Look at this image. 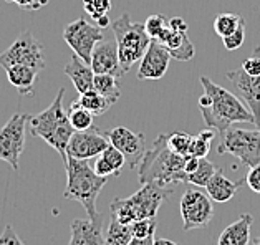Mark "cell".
<instances>
[{
	"label": "cell",
	"instance_id": "6da1fadb",
	"mask_svg": "<svg viewBox=\"0 0 260 245\" xmlns=\"http://www.w3.org/2000/svg\"><path fill=\"white\" fill-rule=\"evenodd\" d=\"M204 95L199 98V110L207 128L219 134L225 133L234 123H253V115L229 90L215 85L207 77H201Z\"/></svg>",
	"mask_w": 260,
	"mask_h": 245
},
{
	"label": "cell",
	"instance_id": "7a4b0ae2",
	"mask_svg": "<svg viewBox=\"0 0 260 245\" xmlns=\"http://www.w3.org/2000/svg\"><path fill=\"white\" fill-rule=\"evenodd\" d=\"M186 156L174 153L168 146V133L159 134L144 151L138 162V179L141 186L146 182H154L157 186L169 187L177 182H186Z\"/></svg>",
	"mask_w": 260,
	"mask_h": 245
},
{
	"label": "cell",
	"instance_id": "3957f363",
	"mask_svg": "<svg viewBox=\"0 0 260 245\" xmlns=\"http://www.w3.org/2000/svg\"><path fill=\"white\" fill-rule=\"evenodd\" d=\"M63 95H65V88H60L58 95L47 110L30 116L28 126L31 136L42 137L47 144L58 151L63 162H67V146L75 129L70 123L68 111L63 106Z\"/></svg>",
	"mask_w": 260,
	"mask_h": 245
},
{
	"label": "cell",
	"instance_id": "277c9868",
	"mask_svg": "<svg viewBox=\"0 0 260 245\" xmlns=\"http://www.w3.org/2000/svg\"><path fill=\"white\" fill-rule=\"evenodd\" d=\"M65 171L68 176V182L63 196L67 199L78 200L85 207L90 219L101 217V214L96 209V199L106 186L108 178L94 172V169L88 164V159H77L72 156H67Z\"/></svg>",
	"mask_w": 260,
	"mask_h": 245
},
{
	"label": "cell",
	"instance_id": "5b68a950",
	"mask_svg": "<svg viewBox=\"0 0 260 245\" xmlns=\"http://www.w3.org/2000/svg\"><path fill=\"white\" fill-rule=\"evenodd\" d=\"M173 189L171 187L157 186L154 182H146L138 192L126 199H115L110 205L111 217H115L118 222L131 225L139 219H151L156 217L157 211L162 205Z\"/></svg>",
	"mask_w": 260,
	"mask_h": 245
},
{
	"label": "cell",
	"instance_id": "8992f818",
	"mask_svg": "<svg viewBox=\"0 0 260 245\" xmlns=\"http://www.w3.org/2000/svg\"><path fill=\"white\" fill-rule=\"evenodd\" d=\"M111 30L115 33L119 63H121L123 72L128 73L133 65L143 58L151 39L146 33L144 23L131 22L129 14H123L118 20L113 22Z\"/></svg>",
	"mask_w": 260,
	"mask_h": 245
},
{
	"label": "cell",
	"instance_id": "52a82bcc",
	"mask_svg": "<svg viewBox=\"0 0 260 245\" xmlns=\"http://www.w3.org/2000/svg\"><path fill=\"white\" fill-rule=\"evenodd\" d=\"M219 154H232L244 166L260 164V129L229 128L220 134Z\"/></svg>",
	"mask_w": 260,
	"mask_h": 245
},
{
	"label": "cell",
	"instance_id": "ba28073f",
	"mask_svg": "<svg viewBox=\"0 0 260 245\" xmlns=\"http://www.w3.org/2000/svg\"><path fill=\"white\" fill-rule=\"evenodd\" d=\"M14 65H28L40 72L45 68L43 45L31 35V32H22L5 52L0 53V66L4 70Z\"/></svg>",
	"mask_w": 260,
	"mask_h": 245
},
{
	"label": "cell",
	"instance_id": "9c48e42d",
	"mask_svg": "<svg viewBox=\"0 0 260 245\" xmlns=\"http://www.w3.org/2000/svg\"><path fill=\"white\" fill-rule=\"evenodd\" d=\"M30 116L15 113L0 129V161L9 162L14 171H18V161L25 148V128Z\"/></svg>",
	"mask_w": 260,
	"mask_h": 245
},
{
	"label": "cell",
	"instance_id": "30bf717a",
	"mask_svg": "<svg viewBox=\"0 0 260 245\" xmlns=\"http://www.w3.org/2000/svg\"><path fill=\"white\" fill-rule=\"evenodd\" d=\"M103 39H105L103 32H101V28L98 25L88 23L83 17H80L78 20L65 25V28H63V40H65L67 45L73 50L75 55H78L88 65L91 63L93 48Z\"/></svg>",
	"mask_w": 260,
	"mask_h": 245
},
{
	"label": "cell",
	"instance_id": "8fae6325",
	"mask_svg": "<svg viewBox=\"0 0 260 245\" xmlns=\"http://www.w3.org/2000/svg\"><path fill=\"white\" fill-rule=\"evenodd\" d=\"M181 217L184 230L206 227L214 217L211 197L198 189H187L181 197Z\"/></svg>",
	"mask_w": 260,
	"mask_h": 245
},
{
	"label": "cell",
	"instance_id": "7c38bea8",
	"mask_svg": "<svg viewBox=\"0 0 260 245\" xmlns=\"http://www.w3.org/2000/svg\"><path fill=\"white\" fill-rule=\"evenodd\" d=\"M110 146V139L100 129L91 126L85 131H75L67 146V156L77 159H93Z\"/></svg>",
	"mask_w": 260,
	"mask_h": 245
},
{
	"label": "cell",
	"instance_id": "4fadbf2b",
	"mask_svg": "<svg viewBox=\"0 0 260 245\" xmlns=\"http://www.w3.org/2000/svg\"><path fill=\"white\" fill-rule=\"evenodd\" d=\"M225 77L231 80L236 91L244 98V101L253 115V124L257 126V129H260V75L252 77V75L245 73L242 68H239V70L227 72Z\"/></svg>",
	"mask_w": 260,
	"mask_h": 245
},
{
	"label": "cell",
	"instance_id": "5bb4252c",
	"mask_svg": "<svg viewBox=\"0 0 260 245\" xmlns=\"http://www.w3.org/2000/svg\"><path fill=\"white\" fill-rule=\"evenodd\" d=\"M171 58L173 56L164 43L151 40L139 63L138 80H161L168 72Z\"/></svg>",
	"mask_w": 260,
	"mask_h": 245
},
{
	"label": "cell",
	"instance_id": "9a60e30c",
	"mask_svg": "<svg viewBox=\"0 0 260 245\" xmlns=\"http://www.w3.org/2000/svg\"><path fill=\"white\" fill-rule=\"evenodd\" d=\"M111 146H115L124 154V158L129 161L131 169H136L139 159L143 158L146 151V141L143 133H133L128 128L118 126L106 133Z\"/></svg>",
	"mask_w": 260,
	"mask_h": 245
},
{
	"label": "cell",
	"instance_id": "2e32d148",
	"mask_svg": "<svg viewBox=\"0 0 260 245\" xmlns=\"http://www.w3.org/2000/svg\"><path fill=\"white\" fill-rule=\"evenodd\" d=\"M91 68L94 75H113L116 78H121L124 72L119 63L116 42L101 40L96 43L91 53Z\"/></svg>",
	"mask_w": 260,
	"mask_h": 245
},
{
	"label": "cell",
	"instance_id": "e0dca14e",
	"mask_svg": "<svg viewBox=\"0 0 260 245\" xmlns=\"http://www.w3.org/2000/svg\"><path fill=\"white\" fill-rule=\"evenodd\" d=\"M103 216L98 219H77L73 221L70 229H72V238L68 245H103Z\"/></svg>",
	"mask_w": 260,
	"mask_h": 245
},
{
	"label": "cell",
	"instance_id": "ac0fdd59",
	"mask_svg": "<svg viewBox=\"0 0 260 245\" xmlns=\"http://www.w3.org/2000/svg\"><path fill=\"white\" fill-rule=\"evenodd\" d=\"M65 75L73 81L78 93H86L94 90V72L91 65H88L78 55H73L65 65Z\"/></svg>",
	"mask_w": 260,
	"mask_h": 245
},
{
	"label": "cell",
	"instance_id": "d6986e66",
	"mask_svg": "<svg viewBox=\"0 0 260 245\" xmlns=\"http://www.w3.org/2000/svg\"><path fill=\"white\" fill-rule=\"evenodd\" d=\"M245 182V179L240 181H231L225 178V174L222 169H217L215 174L211 178V181L207 182L206 191L207 196L211 197L214 202H229V200L236 196V192L239 191V187Z\"/></svg>",
	"mask_w": 260,
	"mask_h": 245
},
{
	"label": "cell",
	"instance_id": "ffe728a7",
	"mask_svg": "<svg viewBox=\"0 0 260 245\" xmlns=\"http://www.w3.org/2000/svg\"><path fill=\"white\" fill-rule=\"evenodd\" d=\"M252 222L253 217L250 214H242L236 222H232L222 230L217 238V245H249Z\"/></svg>",
	"mask_w": 260,
	"mask_h": 245
},
{
	"label": "cell",
	"instance_id": "44dd1931",
	"mask_svg": "<svg viewBox=\"0 0 260 245\" xmlns=\"http://www.w3.org/2000/svg\"><path fill=\"white\" fill-rule=\"evenodd\" d=\"M5 73H7L10 85L15 86L22 96L34 95V86L40 75V70H37V68L28 66V65H14V66H9L7 70H5Z\"/></svg>",
	"mask_w": 260,
	"mask_h": 245
},
{
	"label": "cell",
	"instance_id": "7402d4cb",
	"mask_svg": "<svg viewBox=\"0 0 260 245\" xmlns=\"http://www.w3.org/2000/svg\"><path fill=\"white\" fill-rule=\"evenodd\" d=\"M126 164V158L124 154L119 149H116L115 146H108L103 153H101L96 161H94V172L103 176V178H108L110 174L113 176H119L121 169Z\"/></svg>",
	"mask_w": 260,
	"mask_h": 245
},
{
	"label": "cell",
	"instance_id": "603a6c76",
	"mask_svg": "<svg viewBox=\"0 0 260 245\" xmlns=\"http://www.w3.org/2000/svg\"><path fill=\"white\" fill-rule=\"evenodd\" d=\"M164 45L169 50L171 56L179 61L191 60L196 53V48L192 45V42L189 40L187 32H174V30L171 28V35L168 37V40L164 42Z\"/></svg>",
	"mask_w": 260,
	"mask_h": 245
},
{
	"label": "cell",
	"instance_id": "cb8c5ba5",
	"mask_svg": "<svg viewBox=\"0 0 260 245\" xmlns=\"http://www.w3.org/2000/svg\"><path fill=\"white\" fill-rule=\"evenodd\" d=\"M77 103L80 106H83L85 110H88L93 116H101L111 108V103L108 99L100 95L96 90H90L86 93H80V96L77 98Z\"/></svg>",
	"mask_w": 260,
	"mask_h": 245
},
{
	"label": "cell",
	"instance_id": "d4e9b609",
	"mask_svg": "<svg viewBox=\"0 0 260 245\" xmlns=\"http://www.w3.org/2000/svg\"><path fill=\"white\" fill-rule=\"evenodd\" d=\"M133 240L131 225L118 222L115 217L110 219V224L106 227V237L103 245H128Z\"/></svg>",
	"mask_w": 260,
	"mask_h": 245
},
{
	"label": "cell",
	"instance_id": "484cf974",
	"mask_svg": "<svg viewBox=\"0 0 260 245\" xmlns=\"http://www.w3.org/2000/svg\"><path fill=\"white\" fill-rule=\"evenodd\" d=\"M94 90L103 95L111 104H115L121 96L118 78L113 75H94Z\"/></svg>",
	"mask_w": 260,
	"mask_h": 245
},
{
	"label": "cell",
	"instance_id": "4316f807",
	"mask_svg": "<svg viewBox=\"0 0 260 245\" xmlns=\"http://www.w3.org/2000/svg\"><path fill=\"white\" fill-rule=\"evenodd\" d=\"M68 118H70V123H72L75 131H85L93 126V115L88 110H85L83 106H80L77 103V99L70 104Z\"/></svg>",
	"mask_w": 260,
	"mask_h": 245
},
{
	"label": "cell",
	"instance_id": "83f0119b",
	"mask_svg": "<svg viewBox=\"0 0 260 245\" xmlns=\"http://www.w3.org/2000/svg\"><path fill=\"white\" fill-rule=\"evenodd\" d=\"M215 171H217V167H215L211 161H207L206 158H201L198 169L186 176V182L199 186V187H206L207 182L211 181V178L215 174Z\"/></svg>",
	"mask_w": 260,
	"mask_h": 245
},
{
	"label": "cell",
	"instance_id": "f1b7e54d",
	"mask_svg": "<svg viewBox=\"0 0 260 245\" xmlns=\"http://www.w3.org/2000/svg\"><path fill=\"white\" fill-rule=\"evenodd\" d=\"M215 137V129L207 128L204 131H201L198 136H192V143H191V153L189 156H196V158H206L211 151L212 141Z\"/></svg>",
	"mask_w": 260,
	"mask_h": 245
},
{
	"label": "cell",
	"instance_id": "f546056e",
	"mask_svg": "<svg viewBox=\"0 0 260 245\" xmlns=\"http://www.w3.org/2000/svg\"><path fill=\"white\" fill-rule=\"evenodd\" d=\"M245 22L239 14H219L214 20V30L220 39L234 33L239 28V25Z\"/></svg>",
	"mask_w": 260,
	"mask_h": 245
},
{
	"label": "cell",
	"instance_id": "4dcf8cb0",
	"mask_svg": "<svg viewBox=\"0 0 260 245\" xmlns=\"http://www.w3.org/2000/svg\"><path fill=\"white\" fill-rule=\"evenodd\" d=\"M191 143L192 136L187 133L176 131V133L168 134V146L181 156H189V153H191Z\"/></svg>",
	"mask_w": 260,
	"mask_h": 245
},
{
	"label": "cell",
	"instance_id": "1f68e13d",
	"mask_svg": "<svg viewBox=\"0 0 260 245\" xmlns=\"http://www.w3.org/2000/svg\"><path fill=\"white\" fill-rule=\"evenodd\" d=\"M169 20L164 15H151L148 20L144 23V28H146V33L149 35L151 40H157L161 37V33L164 30L168 28Z\"/></svg>",
	"mask_w": 260,
	"mask_h": 245
},
{
	"label": "cell",
	"instance_id": "d6a6232c",
	"mask_svg": "<svg viewBox=\"0 0 260 245\" xmlns=\"http://www.w3.org/2000/svg\"><path fill=\"white\" fill-rule=\"evenodd\" d=\"M131 232L135 238H148L153 237L156 232V219H139L131 224Z\"/></svg>",
	"mask_w": 260,
	"mask_h": 245
},
{
	"label": "cell",
	"instance_id": "836d02e7",
	"mask_svg": "<svg viewBox=\"0 0 260 245\" xmlns=\"http://www.w3.org/2000/svg\"><path fill=\"white\" fill-rule=\"evenodd\" d=\"M83 5L93 20H96L100 15H105L111 10V0H85Z\"/></svg>",
	"mask_w": 260,
	"mask_h": 245
},
{
	"label": "cell",
	"instance_id": "e575fe53",
	"mask_svg": "<svg viewBox=\"0 0 260 245\" xmlns=\"http://www.w3.org/2000/svg\"><path fill=\"white\" fill-rule=\"evenodd\" d=\"M244 40H245V22L240 23L239 28L234 33L227 35V37L222 39V42H224V47L229 50V52H234V50H237V48L242 47Z\"/></svg>",
	"mask_w": 260,
	"mask_h": 245
},
{
	"label": "cell",
	"instance_id": "d590c367",
	"mask_svg": "<svg viewBox=\"0 0 260 245\" xmlns=\"http://www.w3.org/2000/svg\"><path fill=\"white\" fill-rule=\"evenodd\" d=\"M242 70L245 73L252 75V77H258L260 75V47L253 50V53L247 60H244Z\"/></svg>",
	"mask_w": 260,
	"mask_h": 245
},
{
	"label": "cell",
	"instance_id": "8d00e7d4",
	"mask_svg": "<svg viewBox=\"0 0 260 245\" xmlns=\"http://www.w3.org/2000/svg\"><path fill=\"white\" fill-rule=\"evenodd\" d=\"M245 182L253 192L260 194V164H255L249 169V172L245 176Z\"/></svg>",
	"mask_w": 260,
	"mask_h": 245
},
{
	"label": "cell",
	"instance_id": "74e56055",
	"mask_svg": "<svg viewBox=\"0 0 260 245\" xmlns=\"http://www.w3.org/2000/svg\"><path fill=\"white\" fill-rule=\"evenodd\" d=\"M0 245H25V243L18 238L12 225H5L4 232L0 234Z\"/></svg>",
	"mask_w": 260,
	"mask_h": 245
},
{
	"label": "cell",
	"instance_id": "f35d334b",
	"mask_svg": "<svg viewBox=\"0 0 260 245\" xmlns=\"http://www.w3.org/2000/svg\"><path fill=\"white\" fill-rule=\"evenodd\" d=\"M9 4H15L23 10H40L48 4V0H5Z\"/></svg>",
	"mask_w": 260,
	"mask_h": 245
},
{
	"label": "cell",
	"instance_id": "ab89813d",
	"mask_svg": "<svg viewBox=\"0 0 260 245\" xmlns=\"http://www.w3.org/2000/svg\"><path fill=\"white\" fill-rule=\"evenodd\" d=\"M169 27L174 30V32H187V23L186 20H182L181 17H173L169 20Z\"/></svg>",
	"mask_w": 260,
	"mask_h": 245
},
{
	"label": "cell",
	"instance_id": "60d3db41",
	"mask_svg": "<svg viewBox=\"0 0 260 245\" xmlns=\"http://www.w3.org/2000/svg\"><path fill=\"white\" fill-rule=\"evenodd\" d=\"M153 242H154V235L148 237V238H135L133 237V240L128 245H153Z\"/></svg>",
	"mask_w": 260,
	"mask_h": 245
},
{
	"label": "cell",
	"instance_id": "b9f144b4",
	"mask_svg": "<svg viewBox=\"0 0 260 245\" xmlns=\"http://www.w3.org/2000/svg\"><path fill=\"white\" fill-rule=\"evenodd\" d=\"M94 22H96V25H98L100 28H106V27H110V25H111L110 17H108L106 14H105V15H100Z\"/></svg>",
	"mask_w": 260,
	"mask_h": 245
},
{
	"label": "cell",
	"instance_id": "7bdbcfd3",
	"mask_svg": "<svg viewBox=\"0 0 260 245\" xmlns=\"http://www.w3.org/2000/svg\"><path fill=\"white\" fill-rule=\"evenodd\" d=\"M153 245H181V243H177L174 240H169V238H156L154 237Z\"/></svg>",
	"mask_w": 260,
	"mask_h": 245
},
{
	"label": "cell",
	"instance_id": "ee69618b",
	"mask_svg": "<svg viewBox=\"0 0 260 245\" xmlns=\"http://www.w3.org/2000/svg\"><path fill=\"white\" fill-rule=\"evenodd\" d=\"M249 245H260V237H255L253 240H250V243Z\"/></svg>",
	"mask_w": 260,
	"mask_h": 245
}]
</instances>
